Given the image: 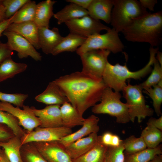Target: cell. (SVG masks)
<instances>
[{"label":"cell","mask_w":162,"mask_h":162,"mask_svg":"<svg viewBox=\"0 0 162 162\" xmlns=\"http://www.w3.org/2000/svg\"><path fill=\"white\" fill-rule=\"evenodd\" d=\"M14 136L10 128L4 124L0 123V141H6Z\"/></svg>","instance_id":"cell-40"},{"label":"cell","mask_w":162,"mask_h":162,"mask_svg":"<svg viewBox=\"0 0 162 162\" xmlns=\"http://www.w3.org/2000/svg\"><path fill=\"white\" fill-rule=\"evenodd\" d=\"M142 89L139 84L132 85L128 81L122 91L128 106L130 121L133 122L137 118L140 123L146 117H151L154 114L153 110L146 104Z\"/></svg>","instance_id":"cell-6"},{"label":"cell","mask_w":162,"mask_h":162,"mask_svg":"<svg viewBox=\"0 0 162 162\" xmlns=\"http://www.w3.org/2000/svg\"><path fill=\"white\" fill-rule=\"evenodd\" d=\"M1 159L0 162H10L2 149L0 153Z\"/></svg>","instance_id":"cell-47"},{"label":"cell","mask_w":162,"mask_h":162,"mask_svg":"<svg viewBox=\"0 0 162 162\" xmlns=\"http://www.w3.org/2000/svg\"><path fill=\"white\" fill-rule=\"evenodd\" d=\"M28 95L22 93L8 94L0 91V100L12 104L18 107H22Z\"/></svg>","instance_id":"cell-38"},{"label":"cell","mask_w":162,"mask_h":162,"mask_svg":"<svg viewBox=\"0 0 162 162\" xmlns=\"http://www.w3.org/2000/svg\"><path fill=\"white\" fill-rule=\"evenodd\" d=\"M35 99L37 101L48 105H60L69 102L67 97L53 81L50 82L46 89Z\"/></svg>","instance_id":"cell-19"},{"label":"cell","mask_w":162,"mask_h":162,"mask_svg":"<svg viewBox=\"0 0 162 162\" xmlns=\"http://www.w3.org/2000/svg\"><path fill=\"white\" fill-rule=\"evenodd\" d=\"M27 67L25 63L14 62L11 57L7 59L0 65V82L24 72Z\"/></svg>","instance_id":"cell-27"},{"label":"cell","mask_w":162,"mask_h":162,"mask_svg":"<svg viewBox=\"0 0 162 162\" xmlns=\"http://www.w3.org/2000/svg\"><path fill=\"white\" fill-rule=\"evenodd\" d=\"M121 32L128 41L158 46L162 40V11L148 13L133 20Z\"/></svg>","instance_id":"cell-2"},{"label":"cell","mask_w":162,"mask_h":162,"mask_svg":"<svg viewBox=\"0 0 162 162\" xmlns=\"http://www.w3.org/2000/svg\"><path fill=\"white\" fill-rule=\"evenodd\" d=\"M65 24L70 32L86 38L100 34L102 31H107L111 29L89 15L70 20Z\"/></svg>","instance_id":"cell-9"},{"label":"cell","mask_w":162,"mask_h":162,"mask_svg":"<svg viewBox=\"0 0 162 162\" xmlns=\"http://www.w3.org/2000/svg\"><path fill=\"white\" fill-rule=\"evenodd\" d=\"M153 64L154 68L149 76L145 81L139 84L142 89L152 87L162 80V67L156 58Z\"/></svg>","instance_id":"cell-35"},{"label":"cell","mask_w":162,"mask_h":162,"mask_svg":"<svg viewBox=\"0 0 162 162\" xmlns=\"http://www.w3.org/2000/svg\"><path fill=\"white\" fill-rule=\"evenodd\" d=\"M119 92L106 87L102 94L100 103L94 105L92 112L96 114H107L116 118L117 123L125 124L130 121L128 105L121 100Z\"/></svg>","instance_id":"cell-4"},{"label":"cell","mask_w":162,"mask_h":162,"mask_svg":"<svg viewBox=\"0 0 162 162\" xmlns=\"http://www.w3.org/2000/svg\"><path fill=\"white\" fill-rule=\"evenodd\" d=\"M156 54L157 55L156 57H155L156 58L159 63L161 66L162 67V53L158 50Z\"/></svg>","instance_id":"cell-48"},{"label":"cell","mask_w":162,"mask_h":162,"mask_svg":"<svg viewBox=\"0 0 162 162\" xmlns=\"http://www.w3.org/2000/svg\"><path fill=\"white\" fill-rule=\"evenodd\" d=\"M149 162H162V155L159 154L156 156Z\"/></svg>","instance_id":"cell-49"},{"label":"cell","mask_w":162,"mask_h":162,"mask_svg":"<svg viewBox=\"0 0 162 162\" xmlns=\"http://www.w3.org/2000/svg\"><path fill=\"white\" fill-rule=\"evenodd\" d=\"M111 52L107 50H98L88 51L80 56L82 64V72L98 80L102 76Z\"/></svg>","instance_id":"cell-8"},{"label":"cell","mask_w":162,"mask_h":162,"mask_svg":"<svg viewBox=\"0 0 162 162\" xmlns=\"http://www.w3.org/2000/svg\"><path fill=\"white\" fill-rule=\"evenodd\" d=\"M147 124L151 125L157 129L162 130V116L158 118L151 117L146 123Z\"/></svg>","instance_id":"cell-43"},{"label":"cell","mask_w":162,"mask_h":162,"mask_svg":"<svg viewBox=\"0 0 162 162\" xmlns=\"http://www.w3.org/2000/svg\"><path fill=\"white\" fill-rule=\"evenodd\" d=\"M38 27L33 21L13 23L5 30L16 33L29 41L36 49L40 47L38 37Z\"/></svg>","instance_id":"cell-17"},{"label":"cell","mask_w":162,"mask_h":162,"mask_svg":"<svg viewBox=\"0 0 162 162\" xmlns=\"http://www.w3.org/2000/svg\"><path fill=\"white\" fill-rule=\"evenodd\" d=\"M37 4L29 0L14 14L13 23H20L34 21Z\"/></svg>","instance_id":"cell-31"},{"label":"cell","mask_w":162,"mask_h":162,"mask_svg":"<svg viewBox=\"0 0 162 162\" xmlns=\"http://www.w3.org/2000/svg\"><path fill=\"white\" fill-rule=\"evenodd\" d=\"M13 54L14 52L7 44L0 41V65L7 59L11 57Z\"/></svg>","instance_id":"cell-39"},{"label":"cell","mask_w":162,"mask_h":162,"mask_svg":"<svg viewBox=\"0 0 162 162\" xmlns=\"http://www.w3.org/2000/svg\"><path fill=\"white\" fill-rule=\"evenodd\" d=\"M38 37L40 48L46 54H51L63 38L58 28L50 29L45 27H38Z\"/></svg>","instance_id":"cell-15"},{"label":"cell","mask_w":162,"mask_h":162,"mask_svg":"<svg viewBox=\"0 0 162 162\" xmlns=\"http://www.w3.org/2000/svg\"><path fill=\"white\" fill-rule=\"evenodd\" d=\"M124 151L122 144L118 147L107 146L103 162H124Z\"/></svg>","instance_id":"cell-36"},{"label":"cell","mask_w":162,"mask_h":162,"mask_svg":"<svg viewBox=\"0 0 162 162\" xmlns=\"http://www.w3.org/2000/svg\"><path fill=\"white\" fill-rule=\"evenodd\" d=\"M1 148L0 146V160L1 158V155H0V153H1V151L2 150V149H1Z\"/></svg>","instance_id":"cell-50"},{"label":"cell","mask_w":162,"mask_h":162,"mask_svg":"<svg viewBox=\"0 0 162 162\" xmlns=\"http://www.w3.org/2000/svg\"><path fill=\"white\" fill-rule=\"evenodd\" d=\"M114 134L110 132L107 131L104 132L101 136V140L102 142L107 146H112L113 141Z\"/></svg>","instance_id":"cell-41"},{"label":"cell","mask_w":162,"mask_h":162,"mask_svg":"<svg viewBox=\"0 0 162 162\" xmlns=\"http://www.w3.org/2000/svg\"><path fill=\"white\" fill-rule=\"evenodd\" d=\"M142 130L141 136L147 148H154L162 142V131L148 124Z\"/></svg>","instance_id":"cell-29"},{"label":"cell","mask_w":162,"mask_h":162,"mask_svg":"<svg viewBox=\"0 0 162 162\" xmlns=\"http://www.w3.org/2000/svg\"><path fill=\"white\" fill-rule=\"evenodd\" d=\"M148 12L136 0H113L110 24L118 33L134 19Z\"/></svg>","instance_id":"cell-5"},{"label":"cell","mask_w":162,"mask_h":162,"mask_svg":"<svg viewBox=\"0 0 162 162\" xmlns=\"http://www.w3.org/2000/svg\"><path fill=\"white\" fill-rule=\"evenodd\" d=\"M2 0H0V23L6 19L5 18V9L1 4Z\"/></svg>","instance_id":"cell-46"},{"label":"cell","mask_w":162,"mask_h":162,"mask_svg":"<svg viewBox=\"0 0 162 162\" xmlns=\"http://www.w3.org/2000/svg\"><path fill=\"white\" fill-rule=\"evenodd\" d=\"M60 105L46 106L44 108L38 109L30 107V110L39 119L41 128H57L63 126L61 118Z\"/></svg>","instance_id":"cell-14"},{"label":"cell","mask_w":162,"mask_h":162,"mask_svg":"<svg viewBox=\"0 0 162 162\" xmlns=\"http://www.w3.org/2000/svg\"><path fill=\"white\" fill-rule=\"evenodd\" d=\"M35 128L34 130L26 132L20 138L22 145L33 142L58 141L72 133L71 129L63 126L57 128L38 127Z\"/></svg>","instance_id":"cell-10"},{"label":"cell","mask_w":162,"mask_h":162,"mask_svg":"<svg viewBox=\"0 0 162 162\" xmlns=\"http://www.w3.org/2000/svg\"><path fill=\"white\" fill-rule=\"evenodd\" d=\"M56 1L51 0L42 1L36 5L34 22L38 27H49L50 19L54 15L53 6Z\"/></svg>","instance_id":"cell-21"},{"label":"cell","mask_w":162,"mask_h":162,"mask_svg":"<svg viewBox=\"0 0 162 162\" xmlns=\"http://www.w3.org/2000/svg\"><path fill=\"white\" fill-rule=\"evenodd\" d=\"M0 123L10 128L15 136L21 138L26 133L20 127L17 118L7 112L0 110Z\"/></svg>","instance_id":"cell-34"},{"label":"cell","mask_w":162,"mask_h":162,"mask_svg":"<svg viewBox=\"0 0 162 162\" xmlns=\"http://www.w3.org/2000/svg\"><path fill=\"white\" fill-rule=\"evenodd\" d=\"M89 15L87 10L72 3L65 6L61 10L54 14V17L60 25L70 20Z\"/></svg>","instance_id":"cell-23"},{"label":"cell","mask_w":162,"mask_h":162,"mask_svg":"<svg viewBox=\"0 0 162 162\" xmlns=\"http://www.w3.org/2000/svg\"><path fill=\"white\" fill-rule=\"evenodd\" d=\"M14 17V15L10 18L4 20L0 23V37L2 35L3 32L9 26L13 23Z\"/></svg>","instance_id":"cell-45"},{"label":"cell","mask_w":162,"mask_h":162,"mask_svg":"<svg viewBox=\"0 0 162 162\" xmlns=\"http://www.w3.org/2000/svg\"><path fill=\"white\" fill-rule=\"evenodd\" d=\"M92 0H67L66 1L74 3L79 6L87 10Z\"/></svg>","instance_id":"cell-44"},{"label":"cell","mask_w":162,"mask_h":162,"mask_svg":"<svg viewBox=\"0 0 162 162\" xmlns=\"http://www.w3.org/2000/svg\"><path fill=\"white\" fill-rule=\"evenodd\" d=\"M98 138L97 133H93L64 146L71 159H74L91 149L97 143Z\"/></svg>","instance_id":"cell-18"},{"label":"cell","mask_w":162,"mask_h":162,"mask_svg":"<svg viewBox=\"0 0 162 162\" xmlns=\"http://www.w3.org/2000/svg\"><path fill=\"white\" fill-rule=\"evenodd\" d=\"M105 34H96L86 38L83 44L76 51L80 56L89 51L104 50L115 54L123 51L124 46L115 29L111 28Z\"/></svg>","instance_id":"cell-7"},{"label":"cell","mask_w":162,"mask_h":162,"mask_svg":"<svg viewBox=\"0 0 162 162\" xmlns=\"http://www.w3.org/2000/svg\"><path fill=\"white\" fill-rule=\"evenodd\" d=\"M3 35L8 39L7 43L11 50L17 52L20 59L30 56L34 60L41 61L42 56L27 40L20 35L14 32L5 30Z\"/></svg>","instance_id":"cell-11"},{"label":"cell","mask_w":162,"mask_h":162,"mask_svg":"<svg viewBox=\"0 0 162 162\" xmlns=\"http://www.w3.org/2000/svg\"><path fill=\"white\" fill-rule=\"evenodd\" d=\"M60 109L63 127L71 129L76 126L82 125L85 118L70 103H65Z\"/></svg>","instance_id":"cell-22"},{"label":"cell","mask_w":162,"mask_h":162,"mask_svg":"<svg viewBox=\"0 0 162 162\" xmlns=\"http://www.w3.org/2000/svg\"><path fill=\"white\" fill-rule=\"evenodd\" d=\"M32 142L48 162H72L64 146L58 141Z\"/></svg>","instance_id":"cell-13"},{"label":"cell","mask_w":162,"mask_h":162,"mask_svg":"<svg viewBox=\"0 0 162 162\" xmlns=\"http://www.w3.org/2000/svg\"><path fill=\"white\" fill-rule=\"evenodd\" d=\"M29 0H2L1 4L5 9V18H10Z\"/></svg>","instance_id":"cell-37"},{"label":"cell","mask_w":162,"mask_h":162,"mask_svg":"<svg viewBox=\"0 0 162 162\" xmlns=\"http://www.w3.org/2000/svg\"><path fill=\"white\" fill-rule=\"evenodd\" d=\"M22 107L23 110H21L9 103L0 101V110L9 112L16 118L20 125L27 130L26 133H29L39 127L40 122L39 118L30 110L28 106L24 105Z\"/></svg>","instance_id":"cell-12"},{"label":"cell","mask_w":162,"mask_h":162,"mask_svg":"<svg viewBox=\"0 0 162 162\" xmlns=\"http://www.w3.org/2000/svg\"><path fill=\"white\" fill-rule=\"evenodd\" d=\"M20 154L24 162H48L32 142L22 145Z\"/></svg>","instance_id":"cell-30"},{"label":"cell","mask_w":162,"mask_h":162,"mask_svg":"<svg viewBox=\"0 0 162 162\" xmlns=\"http://www.w3.org/2000/svg\"><path fill=\"white\" fill-rule=\"evenodd\" d=\"M86 38L70 32L62 39L53 50L51 54L53 56L65 52L76 51L85 41Z\"/></svg>","instance_id":"cell-24"},{"label":"cell","mask_w":162,"mask_h":162,"mask_svg":"<svg viewBox=\"0 0 162 162\" xmlns=\"http://www.w3.org/2000/svg\"><path fill=\"white\" fill-rule=\"evenodd\" d=\"M158 48L150 47V58L147 64L142 68L136 71L130 70L126 62L123 65L117 63L112 65L108 62L104 72L102 80L107 87L113 89L115 91H122L126 86V81L130 79L139 80L143 78L152 71V66L155 59V55Z\"/></svg>","instance_id":"cell-3"},{"label":"cell","mask_w":162,"mask_h":162,"mask_svg":"<svg viewBox=\"0 0 162 162\" xmlns=\"http://www.w3.org/2000/svg\"><path fill=\"white\" fill-rule=\"evenodd\" d=\"M99 121L98 117L92 115L85 119L82 127L80 129L62 138L58 141L65 146L92 133H97L99 130Z\"/></svg>","instance_id":"cell-16"},{"label":"cell","mask_w":162,"mask_h":162,"mask_svg":"<svg viewBox=\"0 0 162 162\" xmlns=\"http://www.w3.org/2000/svg\"><path fill=\"white\" fill-rule=\"evenodd\" d=\"M122 144L124 148V155L134 154L143 150L147 148L142 138H137L131 135L123 140Z\"/></svg>","instance_id":"cell-33"},{"label":"cell","mask_w":162,"mask_h":162,"mask_svg":"<svg viewBox=\"0 0 162 162\" xmlns=\"http://www.w3.org/2000/svg\"><path fill=\"white\" fill-rule=\"evenodd\" d=\"M162 153V146L160 144L154 148H147L134 154H124V162H149L156 156Z\"/></svg>","instance_id":"cell-28"},{"label":"cell","mask_w":162,"mask_h":162,"mask_svg":"<svg viewBox=\"0 0 162 162\" xmlns=\"http://www.w3.org/2000/svg\"><path fill=\"white\" fill-rule=\"evenodd\" d=\"M20 138L14 136L8 140L0 141V146L10 162H24L20 154Z\"/></svg>","instance_id":"cell-26"},{"label":"cell","mask_w":162,"mask_h":162,"mask_svg":"<svg viewBox=\"0 0 162 162\" xmlns=\"http://www.w3.org/2000/svg\"><path fill=\"white\" fill-rule=\"evenodd\" d=\"M113 6V0H92L87 10L93 18L110 24Z\"/></svg>","instance_id":"cell-20"},{"label":"cell","mask_w":162,"mask_h":162,"mask_svg":"<svg viewBox=\"0 0 162 162\" xmlns=\"http://www.w3.org/2000/svg\"><path fill=\"white\" fill-rule=\"evenodd\" d=\"M107 146L101 142V136L98 141L90 150L81 156L72 159V162H103Z\"/></svg>","instance_id":"cell-25"},{"label":"cell","mask_w":162,"mask_h":162,"mask_svg":"<svg viewBox=\"0 0 162 162\" xmlns=\"http://www.w3.org/2000/svg\"><path fill=\"white\" fill-rule=\"evenodd\" d=\"M53 81L82 116L88 108L100 101L107 87L102 79L93 78L82 71L60 76Z\"/></svg>","instance_id":"cell-1"},{"label":"cell","mask_w":162,"mask_h":162,"mask_svg":"<svg viewBox=\"0 0 162 162\" xmlns=\"http://www.w3.org/2000/svg\"><path fill=\"white\" fill-rule=\"evenodd\" d=\"M143 92L148 95L153 101L154 110L158 116L162 115V80L154 86L144 89Z\"/></svg>","instance_id":"cell-32"},{"label":"cell","mask_w":162,"mask_h":162,"mask_svg":"<svg viewBox=\"0 0 162 162\" xmlns=\"http://www.w3.org/2000/svg\"><path fill=\"white\" fill-rule=\"evenodd\" d=\"M139 1L144 8L151 11L154 10L155 5L158 3L157 0H140Z\"/></svg>","instance_id":"cell-42"}]
</instances>
